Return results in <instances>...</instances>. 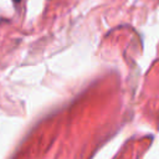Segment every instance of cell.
<instances>
[{
    "label": "cell",
    "instance_id": "6da1fadb",
    "mask_svg": "<svg viewBox=\"0 0 159 159\" xmlns=\"http://www.w3.org/2000/svg\"><path fill=\"white\" fill-rule=\"evenodd\" d=\"M14 1H16V2H19V1H20V0H14Z\"/></svg>",
    "mask_w": 159,
    "mask_h": 159
}]
</instances>
